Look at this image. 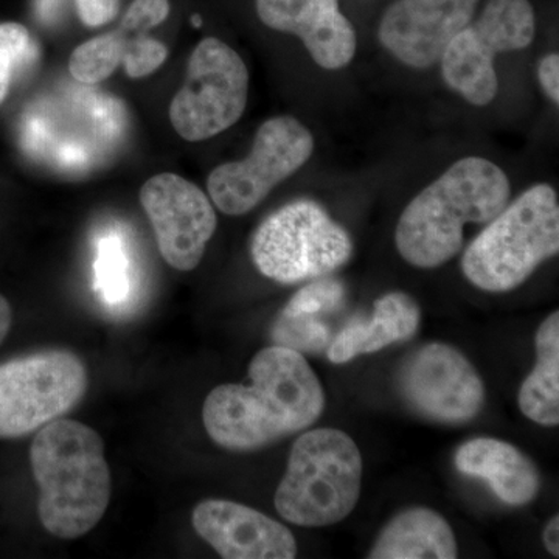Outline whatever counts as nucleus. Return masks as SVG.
Wrapping results in <instances>:
<instances>
[{"label": "nucleus", "mask_w": 559, "mask_h": 559, "mask_svg": "<svg viewBox=\"0 0 559 559\" xmlns=\"http://www.w3.org/2000/svg\"><path fill=\"white\" fill-rule=\"evenodd\" d=\"M257 13L272 31L300 38L322 69H344L355 58L358 38L340 0H257Z\"/></svg>", "instance_id": "16"}, {"label": "nucleus", "mask_w": 559, "mask_h": 559, "mask_svg": "<svg viewBox=\"0 0 559 559\" xmlns=\"http://www.w3.org/2000/svg\"><path fill=\"white\" fill-rule=\"evenodd\" d=\"M559 250L558 193L549 183L530 187L489 221L462 255L471 285L510 293Z\"/></svg>", "instance_id": "4"}, {"label": "nucleus", "mask_w": 559, "mask_h": 559, "mask_svg": "<svg viewBox=\"0 0 559 559\" xmlns=\"http://www.w3.org/2000/svg\"><path fill=\"white\" fill-rule=\"evenodd\" d=\"M168 0H134L119 28L80 44L70 55L73 79L97 84L109 79L119 66L131 79L153 75L167 61L168 50L160 40L150 38L151 28L168 17Z\"/></svg>", "instance_id": "13"}, {"label": "nucleus", "mask_w": 559, "mask_h": 559, "mask_svg": "<svg viewBox=\"0 0 559 559\" xmlns=\"http://www.w3.org/2000/svg\"><path fill=\"white\" fill-rule=\"evenodd\" d=\"M81 22L87 27H102L117 16L120 0H75Z\"/></svg>", "instance_id": "25"}, {"label": "nucleus", "mask_w": 559, "mask_h": 559, "mask_svg": "<svg viewBox=\"0 0 559 559\" xmlns=\"http://www.w3.org/2000/svg\"><path fill=\"white\" fill-rule=\"evenodd\" d=\"M454 466L463 476L487 484L506 506L525 507L538 498V466L509 441L489 437L465 441L455 451Z\"/></svg>", "instance_id": "17"}, {"label": "nucleus", "mask_w": 559, "mask_h": 559, "mask_svg": "<svg viewBox=\"0 0 559 559\" xmlns=\"http://www.w3.org/2000/svg\"><path fill=\"white\" fill-rule=\"evenodd\" d=\"M271 341L274 345L294 349L301 355H318L329 349L331 331L319 316L280 312L271 326Z\"/></svg>", "instance_id": "21"}, {"label": "nucleus", "mask_w": 559, "mask_h": 559, "mask_svg": "<svg viewBox=\"0 0 559 559\" xmlns=\"http://www.w3.org/2000/svg\"><path fill=\"white\" fill-rule=\"evenodd\" d=\"M250 384H223L209 393L202 421L213 443L234 452L263 450L311 428L326 396L305 356L270 345L249 366Z\"/></svg>", "instance_id": "1"}, {"label": "nucleus", "mask_w": 559, "mask_h": 559, "mask_svg": "<svg viewBox=\"0 0 559 559\" xmlns=\"http://www.w3.org/2000/svg\"><path fill=\"white\" fill-rule=\"evenodd\" d=\"M31 462L44 528L60 539L90 533L112 492L102 437L75 419H53L33 440Z\"/></svg>", "instance_id": "3"}, {"label": "nucleus", "mask_w": 559, "mask_h": 559, "mask_svg": "<svg viewBox=\"0 0 559 559\" xmlns=\"http://www.w3.org/2000/svg\"><path fill=\"white\" fill-rule=\"evenodd\" d=\"M536 364L518 395L522 414L547 428L559 425V312L536 331Z\"/></svg>", "instance_id": "20"}, {"label": "nucleus", "mask_w": 559, "mask_h": 559, "mask_svg": "<svg viewBox=\"0 0 559 559\" xmlns=\"http://www.w3.org/2000/svg\"><path fill=\"white\" fill-rule=\"evenodd\" d=\"M510 197V180L495 162L477 156L460 159L403 210L396 249L418 270L443 266L462 250L466 224H488Z\"/></svg>", "instance_id": "2"}, {"label": "nucleus", "mask_w": 559, "mask_h": 559, "mask_svg": "<svg viewBox=\"0 0 559 559\" xmlns=\"http://www.w3.org/2000/svg\"><path fill=\"white\" fill-rule=\"evenodd\" d=\"M248 98L249 70L240 55L218 38L202 39L171 102L173 128L189 142L215 138L241 119Z\"/></svg>", "instance_id": "9"}, {"label": "nucleus", "mask_w": 559, "mask_h": 559, "mask_svg": "<svg viewBox=\"0 0 559 559\" xmlns=\"http://www.w3.org/2000/svg\"><path fill=\"white\" fill-rule=\"evenodd\" d=\"M358 444L344 430L319 428L301 433L275 492V509L299 527H329L352 514L362 489Z\"/></svg>", "instance_id": "5"}, {"label": "nucleus", "mask_w": 559, "mask_h": 559, "mask_svg": "<svg viewBox=\"0 0 559 559\" xmlns=\"http://www.w3.org/2000/svg\"><path fill=\"white\" fill-rule=\"evenodd\" d=\"M538 81L547 97L555 105L559 103V55L549 53L539 61Z\"/></svg>", "instance_id": "26"}, {"label": "nucleus", "mask_w": 559, "mask_h": 559, "mask_svg": "<svg viewBox=\"0 0 559 559\" xmlns=\"http://www.w3.org/2000/svg\"><path fill=\"white\" fill-rule=\"evenodd\" d=\"M193 21H194V24H197V25H200V24H201V22H200V20H198V17H194V20H193Z\"/></svg>", "instance_id": "29"}, {"label": "nucleus", "mask_w": 559, "mask_h": 559, "mask_svg": "<svg viewBox=\"0 0 559 559\" xmlns=\"http://www.w3.org/2000/svg\"><path fill=\"white\" fill-rule=\"evenodd\" d=\"M90 377L68 349H47L0 364V439H20L72 411Z\"/></svg>", "instance_id": "7"}, {"label": "nucleus", "mask_w": 559, "mask_h": 559, "mask_svg": "<svg viewBox=\"0 0 559 559\" xmlns=\"http://www.w3.org/2000/svg\"><path fill=\"white\" fill-rule=\"evenodd\" d=\"M36 57L31 32L17 22L0 24V105L10 94L14 76Z\"/></svg>", "instance_id": "22"}, {"label": "nucleus", "mask_w": 559, "mask_h": 559, "mask_svg": "<svg viewBox=\"0 0 559 559\" xmlns=\"http://www.w3.org/2000/svg\"><path fill=\"white\" fill-rule=\"evenodd\" d=\"M345 296H347V290H345L344 283L340 280L316 278L300 290H297L282 312L283 314L304 316H320L323 312H333L340 310L344 305Z\"/></svg>", "instance_id": "24"}, {"label": "nucleus", "mask_w": 559, "mask_h": 559, "mask_svg": "<svg viewBox=\"0 0 559 559\" xmlns=\"http://www.w3.org/2000/svg\"><path fill=\"white\" fill-rule=\"evenodd\" d=\"M544 547L549 550L551 557H559V518L554 516L547 522L543 532Z\"/></svg>", "instance_id": "27"}, {"label": "nucleus", "mask_w": 559, "mask_h": 559, "mask_svg": "<svg viewBox=\"0 0 559 559\" xmlns=\"http://www.w3.org/2000/svg\"><path fill=\"white\" fill-rule=\"evenodd\" d=\"M479 0H396L380 22L381 46L411 69L440 61L476 13Z\"/></svg>", "instance_id": "14"}, {"label": "nucleus", "mask_w": 559, "mask_h": 559, "mask_svg": "<svg viewBox=\"0 0 559 559\" xmlns=\"http://www.w3.org/2000/svg\"><path fill=\"white\" fill-rule=\"evenodd\" d=\"M128 257L117 237H106L98 242V257L95 263L97 289L108 304H119L130 290Z\"/></svg>", "instance_id": "23"}, {"label": "nucleus", "mask_w": 559, "mask_h": 559, "mask_svg": "<svg viewBox=\"0 0 559 559\" xmlns=\"http://www.w3.org/2000/svg\"><path fill=\"white\" fill-rule=\"evenodd\" d=\"M140 204L164 260L178 271L197 270L218 224L207 194L182 176L162 173L143 183Z\"/></svg>", "instance_id": "12"}, {"label": "nucleus", "mask_w": 559, "mask_h": 559, "mask_svg": "<svg viewBox=\"0 0 559 559\" xmlns=\"http://www.w3.org/2000/svg\"><path fill=\"white\" fill-rule=\"evenodd\" d=\"M191 522L198 535L224 559L297 557V540L286 525L242 503L202 500Z\"/></svg>", "instance_id": "15"}, {"label": "nucleus", "mask_w": 559, "mask_h": 559, "mask_svg": "<svg viewBox=\"0 0 559 559\" xmlns=\"http://www.w3.org/2000/svg\"><path fill=\"white\" fill-rule=\"evenodd\" d=\"M399 389L412 411L439 425H466L484 409L479 371L460 349L444 342L423 345L404 360Z\"/></svg>", "instance_id": "11"}, {"label": "nucleus", "mask_w": 559, "mask_h": 559, "mask_svg": "<svg viewBox=\"0 0 559 559\" xmlns=\"http://www.w3.org/2000/svg\"><path fill=\"white\" fill-rule=\"evenodd\" d=\"M314 148L310 130L294 117L264 121L246 159L227 162L210 173V200L226 215H246L278 183L299 171Z\"/></svg>", "instance_id": "10"}, {"label": "nucleus", "mask_w": 559, "mask_h": 559, "mask_svg": "<svg viewBox=\"0 0 559 559\" xmlns=\"http://www.w3.org/2000/svg\"><path fill=\"white\" fill-rule=\"evenodd\" d=\"M347 230L319 202L297 200L275 210L250 241V257L264 277L296 285L326 277L353 257Z\"/></svg>", "instance_id": "6"}, {"label": "nucleus", "mask_w": 559, "mask_h": 559, "mask_svg": "<svg viewBox=\"0 0 559 559\" xmlns=\"http://www.w3.org/2000/svg\"><path fill=\"white\" fill-rule=\"evenodd\" d=\"M535 33V11L528 0H488L479 20L460 31L441 55L444 83L469 105H491L499 92L496 57L527 49Z\"/></svg>", "instance_id": "8"}, {"label": "nucleus", "mask_w": 559, "mask_h": 559, "mask_svg": "<svg viewBox=\"0 0 559 559\" xmlns=\"http://www.w3.org/2000/svg\"><path fill=\"white\" fill-rule=\"evenodd\" d=\"M421 312L417 301L406 293H388L374 301L369 320H353L331 341L329 359L333 364H347L362 355L409 341L417 334Z\"/></svg>", "instance_id": "18"}, {"label": "nucleus", "mask_w": 559, "mask_h": 559, "mask_svg": "<svg viewBox=\"0 0 559 559\" xmlns=\"http://www.w3.org/2000/svg\"><path fill=\"white\" fill-rule=\"evenodd\" d=\"M457 540L450 522L428 507H412L392 518L371 547L370 559H454Z\"/></svg>", "instance_id": "19"}, {"label": "nucleus", "mask_w": 559, "mask_h": 559, "mask_svg": "<svg viewBox=\"0 0 559 559\" xmlns=\"http://www.w3.org/2000/svg\"><path fill=\"white\" fill-rule=\"evenodd\" d=\"M11 322H13V312H11L9 300L0 294V344L9 334Z\"/></svg>", "instance_id": "28"}]
</instances>
